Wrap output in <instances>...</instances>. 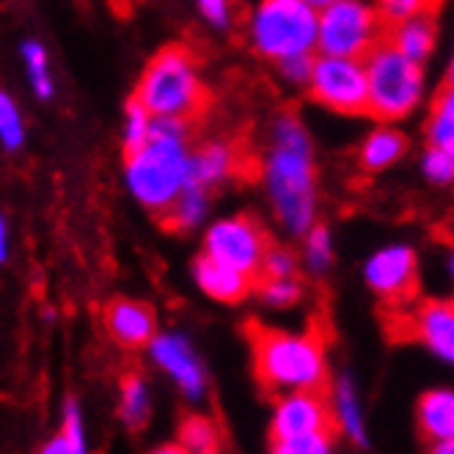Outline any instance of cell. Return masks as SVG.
Instances as JSON below:
<instances>
[{"mask_svg":"<svg viewBox=\"0 0 454 454\" xmlns=\"http://www.w3.org/2000/svg\"><path fill=\"white\" fill-rule=\"evenodd\" d=\"M311 94L331 111L369 114V72L358 59L325 56L314 64Z\"/></svg>","mask_w":454,"mask_h":454,"instance_id":"obj_8","label":"cell"},{"mask_svg":"<svg viewBox=\"0 0 454 454\" xmlns=\"http://www.w3.org/2000/svg\"><path fill=\"white\" fill-rule=\"evenodd\" d=\"M317 433H333L336 435V421L328 408L325 391H292L284 396L276 419H273V449L278 443L295 441L303 435H317Z\"/></svg>","mask_w":454,"mask_h":454,"instance_id":"obj_10","label":"cell"},{"mask_svg":"<svg viewBox=\"0 0 454 454\" xmlns=\"http://www.w3.org/2000/svg\"><path fill=\"white\" fill-rule=\"evenodd\" d=\"M256 289L264 303H270L276 309H286L292 303H298L301 298V284L292 276H256Z\"/></svg>","mask_w":454,"mask_h":454,"instance_id":"obj_24","label":"cell"},{"mask_svg":"<svg viewBox=\"0 0 454 454\" xmlns=\"http://www.w3.org/2000/svg\"><path fill=\"white\" fill-rule=\"evenodd\" d=\"M218 441V427L204 416H191L179 427V446L184 451H215Z\"/></svg>","mask_w":454,"mask_h":454,"instance_id":"obj_22","label":"cell"},{"mask_svg":"<svg viewBox=\"0 0 454 454\" xmlns=\"http://www.w3.org/2000/svg\"><path fill=\"white\" fill-rule=\"evenodd\" d=\"M61 435L69 441L72 454L83 451V427H80V413H77V408L72 403L67 405V419H64V433Z\"/></svg>","mask_w":454,"mask_h":454,"instance_id":"obj_34","label":"cell"},{"mask_svg":"<svg viewBox=\"0 0 454 454\" xmlns=\"http://www.w3.org/2000/svg\"><path fill=\"white\" fill-rule=\"evenodd\" d=\"M149 416V396L146 383L138 372H127L121 378V419L129 430H141Z\"/></svg>","mask_w":454,"mask_h":454,"instance_id":"obj_20","label":"cell"},{"mask_svg":"<svg viewBox=\"0 0 454 454\" xmlns=\"http://www.w3.org/2000/svg\"><path fill=\"white\" fill-rule=\"evenodd\" d=\"M451 276H454V256H451Z\"/></svg>","mask_w":454,"mask_h":454,"instance_id":"obj_40","label":"cell"},{"mask_svg":"<svg viewBox=\"0 0 454 454\" xmlns=\"http://www.w3.org/2000/svg\"><path fill=\"white\" fill-rule=\"evenodd\" d=\"M366 281L391 306H408L416 295V254L405 246L380 251L366 264Z\"/></svg>","mask_w":454,"mask_h":454,"instance_id":"obj_12","label":"cell"},{"mask_svg":"<svg viewBox=\"0 0 454 454\" xmlns=\"http://www.w3.org/2000/svg\"><path fill=\"white\" fill-rule=\"evenodd\" d=\"M152 136V114L144 108L138 99H132L127 105V144L124 152H136L141 149Z\"/></svg>","mask_w":454,"mask_h":454,"instance_id":"obj_26","label":"cell"},{"mask_svg":"<svg viewBox=\"0 0 454 454\" xmlns=\"http://www.w3.org/2000/svg\"><path fill=\"white\" fill-rule=\"evenodd\" d=\"M22 56L28 61V72H31V80H34V89L42 99H47L52 94V83L47 77V59H44V50L39 42H28L22 47Z\"/></svg>","mask_w":454,"mask_h":454,"instance_id":"obj_28","label":"cell"},{"mask_svg":"<svg viewBox=\"0 0 454 454\" xmlns=\"http://www.w3.org/2000/svg\"><path fill=\"white\" fill-rule=\"evenodd\" d=\"M246 160H248V152L237 149L234 144H209L196 157H191L188 184L207 191L212 184H218L229 176L259 171V163H246Z\"/></svg>","mask_w":454,"mask_h":454,"instance_id":"obj_13","label":"cell"},{"mask_svg":"<svg viewBox=\"0 0 454 454\" xmlns=\"http://www.w3.org/2000/svg\"><path fill=\"white\" fill-rule=\"evenodd\" d=\"M246 333L254 347L256 380L267 394L281 391H325V344L319 328L306 336L248 323Z\"/></svg>","mask_w":454,"mask_h":454,"instance_id":"obj_1","label":"cell"},{"mask_svg":"<svg viewBox=\"0 0 454 454\" xmlns=\"http://www.w3.org/2000/svg\"><path fill=\"white\" fill-rule=\"evenodd\" d=\"M331 441H333V433H317V435H303L295 441L278 443L276 451H281V454H319V451L331 449Z\"/></svg>","mask_w":454,"mask_h":454,"instance_id":"obj_31","label":"cell"},{"mask_svg":"<svg viewBox=\"0 0 454 454\" xmlns=\"http://www.w3.org/2000/svg\"><path fill=\"white\" fill-rule=\"evenodd\" d=\"M369 72V114L378 119H403L421 97L419 61L408 59L388 39L366 56Z\"/></svg>","mask_w":454,"mask_h":454,"instance_id":"obj_5","label":"cell"},{"mask_svg":"<svg viewBox=\"0 0 454 454\" xmlns=\"http://www.w3.org/2000/svg\"><path fill=\"white\" fill-rule=\"evenodd\" d=\"M204 191L201 188H193V184H188V188L182 191V196L166 209V226L168 229H188V226H196L204 215Z\"/></svg>","mask_w":454,"mask_h":454,"instance_id":"obj_21","label":"cell"},{"mask_svg":"<svg viewBox=\"0 0 454 454\" xmlns=\"http://www.w3.org/2000/svg\"><path fill=\"white\" fill-rule=\"evenodd\" d=\"M388 39V22L380 9H372L361 0H336L319 17L317 44L325 56L366 59L378 44Z\"/></svg>","mask_w":454,"mask_h":454,"instance_id":"obj_7","label":"cell"},{"mask_svg":"<svg viewBox=\"0 0 454 454\" xmlns=\"http://www.w3.org/2000/svg\"><path fill=\"white\" fill-rule=\"evenodd\" d=\"M264 174L281 223L295 234L306 231L314 221V166L309 138L295 116L278 119Z\"/></svg>","mask_w":454,"mask_h":454,"instance_id":"obj_3","label":"cell"},{"mask_svg":"<svg viewBox=\"0 0 454 454\" xmlns=\"http://www.w3.org/2000/svg\"><path fill=\"white\" fill-rule=\"evenodd\" d=\"M201 12L207 14L209 22L215 25H226L229 22V14H231V0H199Z\"/></svg>","mask_w":454,"mask_h":454,"instance_id":"obj_36","label":"cell"},{"mask_svg":"<svg viewBox=\"0 0 454 454\" xmlns=\"http://www.w3.org/2000/svg\"><path fill=\"white\" fill-rule=\"evenodd\" d=\"M193 273H196V281L207 295H212L215 301H223V303L243 301L251 292V286H256L254 276L237 270V267H231L215 256H209V254L196 259Z\"/></svg>","mask_w":454,"mask_h":454,"instance_id":"obj_15","label":"cell"},{"mask_svg":"<svg viewBox=\"0 0 454 454\" xmlns=\"http://www.w3.org/2000/svg\"><path fill=\"white\" fill-rule=\"evenodd\" d=\"M403 152H405V138L399 136L396 129L380 127V129L372 132L369 141L364 144V149H361V163L369 171H378V168L391 166Z\"/></svg>","mask_w":454,"mask_h":454,"instance_id":"obj_19","label":"cell"},{"mask_svg":"<svg viewBox=\"0 0 454 454\" xmlns=\"http://www.w3.org/2000/svg\"><path fill=\"white\" fill-rule=\"evenodd\" d=\"M311 6H319V9H325V6H331V4H336V0H309Z\"/></svg>","mask_w":454,"mask_h":454,"instance_id":"obj_38","label":"cell"},{"mask_svg":"<svg viewBox=\"0 0 454 454\" xmlns=\"http://www.w3.org/2000/svg\"><path fill=\"white\" fill-rule=\"evenodd\" d=\"M267 251H270V239L256 221L246 215L221 221L207 231V254L254 278L262 273Z\"/></svg>","mask_w":454,"mask_h":454,"instance_id":"obj_9","label":"cell"},{"mask_svg":"<svg viewBox=\"0 0 454 454\" xmlns=\"http://www.w3.org/2000/svg\"><path fill=\"white\" fill-rule=\"evenodd\" d=\"M391 333L424 341L435 356L454 364V298L421 303L413 311H399L391 319Z\"/></svg>","mask_w":454,"mask_h":454,"instance_id":"obj_11","label":"cell"},{"mask_svg":"<svg viewBox=\"0 0 454 454\" xmlns=\"http://www.w3.org/2000/svg\"><path fill=\"white\" fill-rule=\"evenodd\" d=\"M449 152H451V157H454V146H451V149H449Z\"/></svg>","mask_w":454,"mask_h":454,"instance_id":"obj_41","label":"cell"},{"mask_svg":"<svg viewBox=\"0 0 454 454\" xmlns=\"http://www.w3.org/2000/svg\"><path fill=\"white\" fill-rule=\"evenodd\" d=\"M430 138L435 146L451 149L454 146V86H446L433 108L430 119Z\"/></svg>","mask_w":454,"mask_h":454,"instance_id":"obj_23","label":"cell"},{"mask_svg":"<svg viewBox=\"0 0 454 454\" xmlns=\"http://www.w3.org/2000/svg\"><path fill=\"white\" fill-rule=\"evenodd\" d=\"M388 42L396 50H403L408 59L421 64L427 56H430V50L435 44V22H433V17H413L408 22L391 25Z\"/></svg>","mask_w":454,"mask_h":454,"instance_id":"obj_18","label":"cell"},{"mask_svg":"<svg viewBox=\"0 0 454 454\" xmlns=\"http://www.w3.org/2000/svg\"><path fill=\"white\" fill-rule=\"evenodd\" d=\"M435 451H441V454H454V438L441 441V443L435 446Z\"/></svg>","mask_w":454,"mask_h":454,"instance_id":"obj_37","label":"cell"},{"mask_svg":"<svg viewBox=\"0 0 454 454\" xmlns=\"http://www.w3.org/2000/svg\"><path fill=\"white\" fill-rule=\"evenodd\" d=\"M339 419H341V430L350 435L356 443H364V427H361V413L356 405V394L353 386L341 380L339 383Z\"/></svg>","mask_w":454,"mask_h":454,"instance_id":"obj_27","label":"cell"},{"mask_svg":"<svg viewBox=\"0 0 454 454\" xmlns=\"http://www.w3.org/2000/svg\"><path fill=\"white\" fill-rule=\"evenodd\" d=\"M306 256H309V264L314 270H325L328 262H331V237L323 226H317L311 234H309V246H306Z\"/></svg>","mask_w":454,"mask_h":454,"instance_id":"obj_32","label":"cell"},{"mask_svg":"<svg viewBox=\"0 0 454 454\" xmlns=\"http://www.w3.org/2000/svg\"><path fill=\"white\" fill-rule=\"evenodd\" d=\"M438 6L441 0H378V9L388 22V28L399 22H408L413 17H433Z\"/></svg>","mask_w":454,"mask_h":454,"instance_id":"obj_25","label":"cell"},{"mask_svg":"<svg viewBox=\"0 0 454 454\" xmlns=\"http://www.w3.org/2000/svg\"><path fill=\"white\" fill-rule=\"evenodd\" d=\"M449 86H454V61H451V69H449Z\"/></svg>","mask_w":454,"mask_h":454,"instance_id":"obj_39","label":"cell"},{"mask_svg":"<svg viewBox=\"0 0 454 454\" xmlns=\"http://www.w3.org/2000/svg\"><path fill=\"white\" fill-rule=\"evenodd\" d=\"M278 67L289 80H298V83H301V80H311V72H314L309 52H303V56H289L284 61H278Z\"/></svg>","mask_w":454,"mask_h":454,"instance_id":"obj_35","label":"cell"},{"mask_svg":"<svg viewBox=\"0 0 454 454\" xmlns=\"http://www.w3.org/2000/svg\"><path fill=\"white\" fill-rule=\"evenodd\" d=\"M251 34L262 56L284 61L311 50L319 36V20L309 0H262Z\"/></svg>","mask_w":454,"mask_h":454,"instance_id":"obj_6","label":"cell"},{"mask_svg":"<svg viewBox=\"0 0 454 454\" xmlns=\"http://www.w3.org/2000/svg\"><path fill=\"white\" fill-rule=\"evenodd\" d=\"M424 171L433 182H451L454 179V157L443 146H433L424 157Z\"/></svg>","mask_w":454,"mask_h":454,"instance_id":"obj_30","label":"cell"},{"mask_svg":"<svg viewBox=\"0 0 454 454\" xmlns=\"http://www.w3.org/2000/svg\"><path fill=\"white\" fill-rule=\"evenodd\" d=\"M136 99L152 116L196 121L209 105V94L201 86L193 56L188 47L168 44L149 61Z\"/></svg>","mask_w":454,"mask_h":454,"instance_id":"obj_4","label":"cell"},{"mask_svg":"<svg viewBox=\"0 0 454 454\" xmlns=\"http://www.w3.org/2000/svg\"><path fill=\"white\" fill-rule=\"evenodd\" d=\"M259 276H295V262L286 251H278V248H270L264 256V264H262V273Z\"/></svg>","mask_w":454,"mask_h":454,"instance_id":"obj_33","label":"cell"},{"mask_svg":"<svg viewBox=\"0 0 454 454\" xmlns=\"http://www.w3.org/2000/svg\"><path fill=\"white\" fill-rule=\"evenodd\" d=\"M188 127V121L157 116L149 141L136 152H127L129 191L154 212H166L188 188L191 157L182 144Z\"/></svg>","mask_w":454,"mask_h":454,"instance_id":"obj_2","label":"cell"},{"mask_svg":"<svg viewBox=\"0 0 454 454\" xmlns=\"http://www.w3.org/2000/svg\"><path fill=\"white\" fill-rule=\"evenodd\" d=\"M0 132H4V144L9 149H17L22 144V124H20V114L14 108V102L9 99V94L0 97Z\"/></svg>","mask_w":454,"mask_h":454,"instance_id":"obj_29","label":"cell"},{"mask_svg":"<svg viewBox=\"0 0 454 454\" xmlns=\"http://www.w3.org/2000/svg\"><path fill=\"white\" fill-rule=\"evenodd\" d=\"M152 356L154 361L163 366L168 375H174V380L182 386V391L188 396H201L204 391V375H201V366L193 358L191 347L184 339L179 336H160L152 341Z\"/></svg>","mask_w":454,"mask_h":454,"instance_id":"obj_16","label":"cell"},{"mask_svg":"<svg viewBox=\"0 0 454 454\" xmlns=\"http://www.w3.org/2000/svg\"><path fill=\"white\" fill-rule=\"evenodd\" d=\"M419 427L424 438L446 441L454 438V394L451 391H430L419 403Z\"/></svg>","mask_w":454,"mask_h":454,"instance_id":"obj_17","label":"cell"},{"mask_svg":"<svg viewBox=\"0 0 454 454\" xmlns=\"http://www.w3.org/2000/svg\"><path fill=\"white\" fill-rule=\"evenodd\" d=\"M105 328L121 347H144L154 336V311L138 301H111L105 306Z\"/></svg>","mask_w":454,"mask_h":454,"instance_id":"obj_14","label":"cell"}]
</instances>
